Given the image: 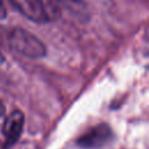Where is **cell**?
Returning <instances> with one entry per match:
<instances>
[{
  "label": "cell",
  "mask_w": 149,
  "mask_h": 149,
  "mask_svg": "<svg viewBox=\"0 0 149 149\" xmlns=\"http://www.w3.org/2000/svg\"><path fill=\"white\" fill-rule=\"evenodd\" d=\"M24 17L35 23H47L59 17L61 9L56 0H8Z\"/></svg>",
  "instance_id": "6da1fadb"
},
{
  "label": "cell",
  "mask_w": 149,
  "mask_h": 149,
  "mask_svg": "<svg viewBox=\"0 0 149 149\" xmlns=\"http://www.w3.org/2000/svg\"><path fill=\"white\" fill-rule=\"evenodd\" d=\"M7 40L10 49L24 57L38 59L47 55V48L44 43L37 36L23 28L12 29Z\"/></svg>",
  "instance_id": "7a4b0ae2"
},
{
  "label": "cell",
  "mask_w": 149,
  "mask_h": 149,
  "mask_svg": "<svg viewBox=\"0 0 149 149\" xmlns=\"http://www.w3.org/2000/svg\"><path fill=\"white\" fill-rule=\"evenodd\" d=\"M114 134L111 126L101 122L79 136L77 140V146L81 149H101L111 143Z\"/></svg>",
  "instance_id": "3957f363"
},
{
  "label": "cell",
  "mask_w": 149,
  "mask_h": 149,
  "mask_svg": "<svg viewBox=\"0 0 149 149\" xmlns=\"http://www.w3.org/2000/svg\"><path fill=\"white\" fill-rule=\"evenodd\" d=\"M24 126V114L22 111H13L5 120L2 125V134L5 136L6 146L10 147L20 139Z\"/></svg>",
  "instance_id": "277c9868"
},
{
  "label": "cell",
  "mask_w": 149,
  "mask_h": 149,
  "mask_svg": "<svg viewBox=\"0 0 149 149\" xmlns=\"http://www.w3.org/2000/svg\"><path fill=\"white\" fill-rule=\"evenodd\" d=\"M6 16H7L6 7H5V5H3L2 0H0V20H3Z\"/></svg>",
  "instance_id": "5b68a950"
},
{
  "label": "cell",
  "mask_w": 149,
  "mask_h": 149,
  "mask_svg": "<svg viewBox=\"0 0 149 149\" xmlns=\"http://www.w3.org/2000/svg\"><path fill=\"white\" fill-rule=\"evenodd\" d=\"M5 112H6V106H5V105H3V102L0 100V118H1V116H3Z\"/></svg>",
  "instance_id": "8992f818"
},
{
  "label": "cell",
  "mask_w": 149,
  "mask_h": 149,
  "mask_svg": "<svg viewBox=\"0 0 149 149\" xmlns=\"http://www.w3.org/2000/svg\"><path fill=\"white\" fill-rule=\"evenodd\" d=\"M3 62H5V57H3V55L0 52V65H1Z\"/></svg>",
  "instance_id": "52a82bcc"
},
{
  "label": "cell",
  "mask_w": 149,
  "mask_h": 149,
  "mask_svg": "<svg viewBox=\"0 0 149 149\" xmlns=\"http://www.w3.org/2000/svg\"><path fill=\"white\" fill-rule=\"evenodd\" d=\"M59 1H63V2H74L76 0H59Z\"/></svg>",
  "instance_id": "ba28073f"
}]
</instances>
